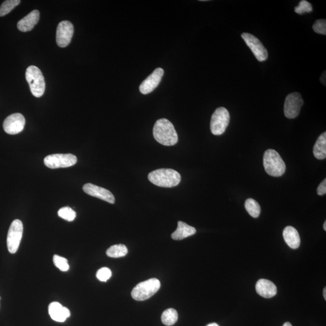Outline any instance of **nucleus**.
I'll use <instances>...</instances> for the list:
<instances>
[{
	"instance_id": "bb28decb",
	"label": "nucleus",
	"mask_w": 326,
	"mask_h": 326,
	"mask_svg": "<svg viewBox=\"0 0 326 326\" xmlns=\"http://www.w3.org/2000/svg\"><path fill=\"white\" fill-rule=\"evenodd\" d=\"M295 13L302 15L305 13H310L313 11V8L310 3L306 0H302L294 9Z\"/></svg>"
},
{
	"instance_id": "423d86ee",
	"label": "nucleus",
	"mask_w": 326,
	"mask_h": 326,
	"mask_svg": "<svg viewBox=\"0 0 326 326\" xmlns=\"http://www.w3.org/2000/svg\"><path fill=\"white\" fill-rule=\"evenodd\" d=\"M230 115L227 109L218 108L213 114L211 122V129L213 134L220 135L225 132L228 127Z\"/></svg>"
},
{
	"instance_id": "9b49d317",
	"label": "nucleus",
	"mask_w": 326,
	"mask_h": 326,
	"mask_svg": "<svg viewBox=\"0 0 326 326\" xmlns=\"http://www.w3.org/2000/svg\"><path fill=\"white\" fill-rule=\"evenodd\" d=\"M26 120L20 113L8 116L3 123V128L7 134L15 135L22 132L25 128Z\"/></svg>"
},
{
	"instance_id": "2eb2a0df",
	"label": "nucleus",
	"mask_w": 326,
	"mask_h": 326,
	"mask_svg": "<svg viewBox=\"0 0 326 326\" xmlns=\"http://www.w3.org/2000/svg\"><path fill=\"white\" fill-rule=\"evenodd\" d=\"M49 313L52 320L62 322L71 317V311L58 302H52L49 307Z\"/></svg>"
},
{
	"instance_id": "6e6552de",
	"label": "nucleus",
	"mask_w": 326,
	"mask_h": 326,
	"mask_svg": "<svg viewBox=\"0 0 326 326\" xmlns=\"http://www.w3.org/2000/svg\"><path fill=\"white\" fill-rule=\"evenodd\" d=\"M77 161V157L72 154L50 155L44 159L46 167L52 169L71 167L76 165Z\"/></svg>"
},
{
	"instance_id": "9d476101",
	"label": "nucleus",
	"mask_w": 326,
	"mask_h": 326,
	"mask_svg": "<svg viewBox=\"0 0 326 326\" xmlns=\"http://www.w3.org/2000/svg\"><path fill=\"white\" fill-rule=\"evenodd\" d=\"M241 36L259 61L263 62L267 59L268 57L267 50L263 45L260 40L248 33H242Z\"/></svg>"
},
{
	"instance_id": "4be33fe9",
	"label": "nucleus",
	"mask_w": 326,
	"mask_h": 326,
	"mask_svg": "<svg viewBox=\"0 0 326 326\" xmlns=\"http://www.w3.org/2000/svg\"><path fill=\"white\" fill-rule=\"evenodd\" d=\"M178 314L177 311L173 308L166 309L161 315V321L163 324L168 326H171L178 321Z\"/></svg>"
},
{
	"instance_id": "f704fd0d",
	"label": "nucleus",
	"mask_w": 326,
	"mask_h": 326,
	"mask_svg": "<svg viewBox=\"0 0 326 326\" xmlns=\"http://www.w3.org/2000/svg\"><path fill=\"white\" fill-rule=\"evenodd\" d=\"M323 228H324V230L326 231V221H325L324 223Z\"/></svg>"
},
{
	"instance_id": "7ed1b4c3",
	"label": "nucleus",
	"mask_w": 326,
	"mask_h": 326,
	"mask_svg": "<svg viewBox=\"0 0 326 326\" xmlns=\"http://www.w3.org/2000/svg\"><path fill=\"white\" fill-rule=\"evenodd\" d=\"M264 166L266 172L274 177H279L285 174L286 165L277 151L268 149L264 155Z\"/></svg>"
},
{
	"instance_id": "a878e982",
	"label": "nucleus",
	"mask_w": 326,
	"mask_h": 326,
	"mask_svg": "<svg viewBox=\"0 0 326 326\" xmlns=\"http://www.w3.org/2000/svg\"><path fill=\"white\" fill-rule=\"evenodd\" d=\"M53 260L55 267H57L60 270L64 272L68 271L69 266L67 259L58 255H55L53 256Z\"/></svg>"
},
{
	"instance_id": "c756f323",
	"label": "nucleus",
	"mask_w": 326,
	"mask_h": 326,
	"mask_svg": "<svg viewBox=\"0 0 326 326\" xmlns=\"http://www.w3.org/2000/svg\"><path fill=\"white\" fill-rule=\"evenodd\" d=\"M326 194V179L322 181L317 189V194L320 196L324 195Z\"/></svg>"
},
{
	"instance_id": "4468645a",
	"label": "nucleus",
	"mask_w": 326,
	"mask_h": 326,
	"mask_svg": "<svg viewBox=\"0 0 326 326\" xmlns=\"http://www.w3.org/2000/svg\"><path fill=\"white\" fill-rule=\"evenodd\" d=\"M83 191L86 194L93 196V197L101 199L103 201L110 203V204H114L115 203L114 196L110 191L91 184V183H87L83 186Z\"/></svg>"
},
{
	"instance_id": "f8f14e48",
	"label": "nucleus",
	"mask_w": 326,
	"mask_h": 326,
	"mask_svg": "<svg viewBox=\"0 0 326 326\" xmlns=\"http://www.w3.org/2000/svg\"><path fill=\"white\" fill-rule=\"evenodd\" d=\"M74 27L72 23L68 21H63L59 23L56 31V42L60 48H64L68 46L71 42Z\"/></svg>"
},
{
	"instance_id": "ddd939ff",
	"label": "nucleus",
	"mask_w": 326,
	"mask_h": 326,
	"mask_svg": "<svg viewBox=\"0 0 326 326\" xmlns=\"http://www.w3.org/2000/svg\"><path fill=\"white\" fill-rule=\"evenodd\" d=\"M164 75V69L161 68L155 69L151 75L144 80L139 86V89L143 95H148L157 87Z\"/></svg>"
},
{
	"instance_id": "72a5a7b5",
	"label": "nucleus",
	"mask_w": 326,
	"mask_h": 326,
	"mask_svg": "<svg viewBox=\"0 0 326 326\" xmlns=\"http://www.w3.org/2000/svg\"><path fill=\"white\" fill-rule=\"evenodd\" d=\"M207 326H219V325L218 324L215 323V322H214V323L209 324Z\"/></svg>"
},
{
	"instance_id": "c85d7f7f",
	"label": "nucleus",
	"mask_w": 326,
	"mask_h": 326,
	"mask_svg": "<svg viewBox=\"0 0 326 326\" xmlns=\"http://www.w3.org/2000/svg\"><path fill=\"white\" fill-rule=\"evenodd\" d=\"M315 32L319 34L326 35V21L325 19H318L316 21L312 26Z\"/></svg>"
},
{
	"instance_id": "cd10ccee",
	"label": "nucleus",
	"mask_w": 326,
	"mask_h": 326,
	"mask_svg": "<svg viewBox=\"0 0 326 326\" xmlns=\"http://www.w3.org/2000/svg\"><path fill=\"white\" fill-rule=\"evenodd\" d=\"M112 272L108 268L104 267L99 269L96 274L98 280L101 282H106L111 277Z\"/></svg>"
},
{
	"instance_id": "1a4fd4ad",
	"label": "nucleus",
	"mask_w": 326,
	"mask_h": 326,
	"mask_svg": "<svg viewBox=\"0 0 326 326\" xmlns=\"http://www.w3.org/2000/svg\"><path fill=\"white\" fill-rule=\"evenodd\" d=\"M304 102L300 93L292 92L286 98L284 105L285 115L288 119H295L300 114Z\"/></svg>"
},
{
	"instance_id": "39448f33",
	"label": "nucleus",
	"mask_w": 326,
	"mask_h": 326,
	"mask_svg": "<svg viewBox=\"0 0 326 326\" xmlns=\"http://www.w3.org/2000/svg\"><path fill=\"white\" fill-rule=\"evenodd\" d=\"M160 287V282L157 278H151L139 283L132 289V297L135 300L139 301L148 300L157 293Z\"/></svg>"
},
{
	"instance_id": "393cba45",
	"label": "nucleus",
	"mask_w": 326,
	"mask_h": 326,
	"mask_svg": "<svg viewBox=\"0 0 326 326\" xmlns=\"http://www.w3.org/2000/svg\"><path fill=\"white\" fill-rule=\"evenodd\" d=\"M58 214L60 218L69 222L74 221L76 217L75 211L69 207H64L59 209Z\"/></svg>"
},
{
	"instance_id": "5701e85b",
	"label": "nucleus",
	"mask_w": 326,
	"mask_h": 326,
	"mask_svg": "<svg viewBox=\"0 0 326 326\" xmlns=\"http://www.w3.org/2000/svg\"><path fill=\"white\" fill-rule=\"evenodd\" d=\"M245 207L249 215L251 216L252 218H257L261 214V206L253 199H248L245 201Z\"/></svg>"
},
{
	"instance_id": "473e14b6",
	"label": "nucleus",
	"mask_w": 326,
	"mask_h": 326,
	"mask_svg": "<svg viewBox=\"0 0 326 326\" xmlns=\"http://www.w3.org/2000/svg\"><path fill=\"white\" fill-rule=\"evenodd\" d=\"M283 326H292L290 322H287Z\"/></svg>"
},
{
	"instance_id": "b1692460",
	"label": "nucleus",
	"mask_w": 326,
	"mask_h": 326,
	"mask_svg": "<svg viewBox=\"0 0 326 326\" xmlns=\"http://www.w3.org/2000/svg\"><path fill=\"white\" fill-rule=\"evenodd\" d=\"M19 0H7L0 6V16H4L19 5Z\"/></svg>"
},
{
	"instance_id": "f257e3e1",
	"label": "nucleus",
	"mask_w": 326,
	"mask_h": 326,
	"mask_svg": "<svg viewBox=\"0 0 326 326\" xmlns=\"http://www.w3.org/2000/svg\"><path fill=\"white\" fill-rule=\"evenodd\" d=\"M153 135L156 141L164 146H174L178 141L174 126L166 119H159L156 122L153 128Z\"/></svg>"
},
{
	"instance_id": "20e7f679",
	"label": "nucleus",
	"mask_w": 326,
	"mask_h": 326,
	"mask_svg": "<svg viewBox=\"0 0 326 326\" xmlns=\"http://www.w3.org/2000/svg\"><path fill=\"white\" fill-rule=\"evenodd\" d=\"M26 78L32 95L36 98L41 97L45 89V80L41 71L37 66H30L26 69Z\"/></svg>"
},
{
	"instance_id": "dca6fc26",
	"label": "nucleus",
	"mask_w": 326,
	"mask_h": 326,
	"mask_svg": "<svg viewBox=\"0 0 326 326\" xmlns=\"http://www.w3.org/2000/svg\"><path fill=\"white\" fill-rule=\"evenodd\" d=\"M255 290L259 295L265 298H270L277 294V289L273 282L267 279H260L255 285Z\"/></svg>"
},
{
	"instance_id": "f03ea898",
	"label": "nucleus",
	"mask_w": 326,
	"mask_h": 326,
	"mask_svg": "<svg viewBox=\"0 0 326 326\" xmlns=\"http://www.w3.org/2000/svg\"><path fill=\"white\" fill-rule=\"evenodd\" d=\"M149 180L161 188H171L178 185L181 181V175L172 169H159L148 175Z\"/></svg>"
},
{
	"instance_id": "a211bd4d",
	"label": "nucleus",
	"mask_w": 326,
	"mask_h": 326,
	"mask_svg": "<svg viewBox=\"0 0 326 326\" xmlns=\"http://www.w3.org/2000/svg\"><path fill=\"white\" fill-rule=\"evenodd\" d=\"M283 236L285 241L289 247L292 249H297L300 247V237L298 232L292 226H288L284 229Z\"/></svg>"
},
{
	"instance_id": "412c9836",
	"label": "nucleus",
	"mask_w": 326,
	"mask_h": 326,
	"mask_svg": "<svg viewBox=\"0 0 326 326\" xmlns=\"http://www.w3.org/2000/svg\"><path fill=\"white\" fill-rule=\"evenodd\" d=\"M128 248L125 245L118 244L111 246L106 251V255L109 258H119L128 254Z\"/></svg>"
},
{
	"instance_id": "0eeeda50",
	"label": "nucleus",
	"mask_w": 326,
	"mask_h": 326,
	"mask_svg": "<svg viewBox=\"0 0 326 326\" xmlns=\"http://www.w3.org/2000/svg\"><path fill=\"white\" fill-rule=\"evenodd\" d=\"M22 234V223L19 219H15L10 226L7 238V245L10 253L15 254L18 250Z\"/></svg>"
},
{
	"instance_id": "aec40b11",
	"label": "nucleus",
	"mask_w": 326,
	"mask_h": 326,
	"mask_svg": "<svg viewBox=\"0 0 326 326\" xmlns=\"http://www.w3.org/2000/svg\"><path fill=\"white\" fill-rule=\"evenodd\" d=\"M314 155L318 159L326 158V132L322 133L317 139L314 147Z\"/></svg>"
},
{
	"instance_id": "7c9ffc66",
	"label": "nucleus",
	"mask_w": 326,
	"mask_h": 326,
	"mask_svg": "<svg viewBox=\"0 0 326 326\" xmlns=\"http://www.w3.org/2000/svg\"><path fill=\"white\" fill-rule=\"evenodd\" d=\"M320 81L322 84L325 85V72L322 73V75L320 78Z\"/></svg>"
},
{
	"instance_id": "6ab92c4d",
	"label": "nucleus",
	"mask_w": 326,
	"mask_h": 326,
	"mask_svg": "<svg viewBox=\"0 0 326 326\" xmlns=\"http://www.w3.org/2000/svg\"><path fill=\"white\" fill-rule=\"evenodd\" d=\"M196 232V229L182 221L178 222V227L173 232L171 237L174 240L180 241L185 238L194 235Z\"/></svg>"
},
{
	"instance_id": "f3484780",
	"label": "nucleus",
	"mask_w": 326,
	"mask_h": 326,
	"mask_svg": "<svg viewBox=\"0 0 326 326\" xmlns=\"http://www.w3.org/2000/svg\"><path fill=\"white\" fill-rule=\"evenodd\" d=\"M39 17L40 14L38 10H34V11L30 12L28 15L18 22L17 28L19 31L22 32L32 31L34 27L38 24Z\"/></svg>"
},
{
	"instance_id": "2f4dec72",
	"label": "nucleus",
	"mask_w": 326,
	"mask_h": 326,
	"mask_svg": "<svg viewBox=\"0 0 326 326\" xmlns=\"http://www.w3.org/2000/svg\"><path fill=\"white\" fill-rule=\"evenodd\" d=\"M323 297L325 299V300H326V288H324L323 290Z\"/></svg>"
}]
</instances>
